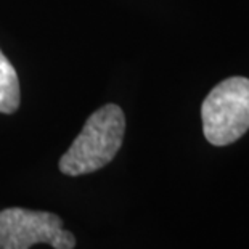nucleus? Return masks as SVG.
I'll return each mask as SVG.
<instances>
[{
  "label": "nucleus",
  "mask_w": 249,
  "mask_h": 249,
  "mask_svg": "<svg viewBox=\"0 0 249 249\" xmlns=\"http://www.w3.org/2000/svg\"><path fill=\"white\" fill-rule=\"evenodd\" d=\"M124 132V111L114 103L105 105L86 121L81 134L61 156L60 171L77 177L105 167L123 146Z\"/></svg>",
  "instance_id": "1"
},
{
  "label": "nucleus",
  "mask_w": 249,
  "mask_h": 249,
  "mask_svg": "<svg viewBox=\"0 0 249 249\" xmlns=\"http://www.w3.org/2000/svg\"><path fill=\"white\" fill-rule=\"evenodd\" d=\"M203 132L211 145L225 146L249 130V79L229 77L211 90L201 107Z\"/></svg>",
  "instance_id": "2"
},
{
  "label": "nucleus",
  "mask_w": 249,
  "mask_h": 249,
  "mask_svg": "<svg viewBox=\"0 0 249 249\" xmlns=\"http://www.w3.org/2000/svg\"><path fill=\"white\" fill-rule=\"evenodd\" d=\"M37 243L74 249L76 236L63 229L61 217L53 213L23 208L0 211V249H29Z\"/></svg>",
  "instance_id": "3"
},
{
  "label": "nucleus",
  "mask_w": 249,
  "mask_h": 249,
  "mask_svg": "<svg viewBox=\"0 0 249 249\" xmlns=\"http://www.w3.org/2000/svg\"><path fill=\"white\" fill-rule=\"evenodd\" d=\"M18 74L3 52L0 50V113L12 114L19 107Z\"/></svg>",
  "instance_id": "4"
}]
</instances>
